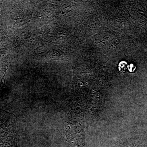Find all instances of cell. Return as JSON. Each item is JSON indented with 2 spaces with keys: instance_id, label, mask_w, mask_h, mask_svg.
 <instances>
[{
  "instance_id": "cell-2",
  "label": "cell",
  "mask_w": 147,
  "mask_h": 147,
  "mask_svg": "<svg viewBox=\"0 0 147 147\" xmlns=\"http://www.w3.org/2000/svg\"><path fill=\"white\" fill-rule=\"evenodd\" d=\"M128 68L129 70L130 71H134L135 69V67L132 64H131L130 65L128 66Z\"/></svg>"
},
{
  "instance_id": "cell-1",
  "label": "cell",
  "mask_w": 147,
  "mask_h": 147,
  "mask_svg": "<svg viewBox=\"0 0 147 147\" xmlns=\"http://www.w3.org/2000/svg\"><path fill=\"white\" fill-rule=\"evenodd\" d=\"M127 66V63L126 62H121L119 64V68L120 71H122V72H123L126 69Z\"/></svg>"
}]
</instances>
